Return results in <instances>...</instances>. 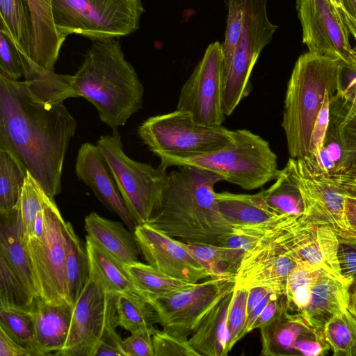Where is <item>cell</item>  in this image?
Here are the masks:
<instances>
[{"instance_id":"1","label":"cell","mask_w":356,"mask_h":356,"mask_svg":"<svg viewBox=\"0 0 356 356\" xmlns=\"http://www.w3.org/2000/svg\"><path fill=\"white\" fill-rule=\"evenodd\" d=\"M24 80L0 74V149L11 152L52 199L60 193L67 149L77 123L64 104L67 74L35 63Z\"/></svg>"},{"instance_id":"2","label":"cell","mask_w":356,"mask_h":356,"mask_svg":"<svg viewBox=\"0 0 356 356\" xmlns=\"http://www.w3.org/2000/svg\"><path fill=\"white\" fill-rule=\"evenodd\" d=\"M177 168L168 173L159 205L147 224L183 242L221 245L234 229L216 199L214 186L222 179L200 168Z\"/></svg>"},{"instance_id":"3","label":"cell","mask_w":356,"mask_h":356,"mask_svg":"<svg viewBox=\"0 0 356 356\" xmlns=\"http://www.w3.org/2000/svg\"><path fill=\"white\" fill-rule=\"evenodd\" d=\"M73 97H83L100 120L118 130L143 105L144 87L128 62L118 38L92 41L77 71L67 74Z\"/></svg>"},{"instance_id":"4","label":"cell","mask_w":356,"mask_h":356,"mask_svg":"<svg viewBox=\"0 0 356 356\" xmlns=\"http://www.w3.org/2000/svg\"><path fill=\"white\" fill-rule=\"evenodd\" d=\"M339 60L307 51L297 59L289 79L281 126L291 158L309 154L310 138L326 90L341 89L345 69Z\"/></svg>"},{"instance_id":"5","label":"cell","mask_w":356,"mask_h":356,"mask_svg":"<svg viewBox=\"0 0 356 356\" xmlns=\"http://www.w3.org/2000/svg\"><path fill=\"white\" fill-rule=\"evenodd\" d=\"M285 168L302 197L306 225L328 227L340 243L356 245L347 215L348 200L356 199V175L348 169L327 172L310 154L290 157Z\"/></svg>"},{"instance_id":"6","label":"cell","mask_w":356,"mask_h":356,"mask_svg":"<svg viewBox=\"0 0 356 356\" xmlns=\"http://www.w3.org/2000/svg\"><path fill=\"white\" fill-rule=\"evenodd\" d=\"M160 166H191L212 172L223 181L244 190L261 188L275 180L280 172L277 156L268 141L247 129L233 130V140L211 152L159 156Z\"/></svg>"},{"instance_id":"7","label":"cell","mask_w":356,"mask_h":356,"mask_svg":"<svg viewBox=\"0 0 356 356\" xmlns=\"http://www.w3.org/2000/svg\"><path fill=\"white\" fill-rule=\"evenodd\" d=\"M52 8L62 37L78 35L92 41L134 33L145 12L142 0H52Z\"/></svg>"},{"instance_id":"8","label":"cell","mask_w":356,"mask_h":356,"mask_svg":"<svg viewBox=\"0 0 356 356\" xmlns=\"http://www.w3.org/2000/svg\"><path fill=\"white\" fill-rule=\"evenodd\" d=\"M66 222L50 198L36 218L33 234L26 238L39 298L51 305L70 304L65 275Z\"/></svg>"},{"instance_id":"9","label":"cell","mask_w":356,"mask_h":356,"mask_svg":"<svg viewBox=\"0 0 356 356\" xmlns=\"http://www.w3.org/2000/svg\"><path fill=\"white\" fill-rule=\"evenodd\" d=\"M302 215L275 220L264 236L244 252L235 274L236 287H264L284 295L288 275L298 264L290 247Z\"/></svg>"},{"instance_id":"10","label":"cell","mask_w":356,"mask_h":356,"mask_svg":"<svg viewBox=\"0 0 356 356\" xmlns=\"http://www.w3.org/2000/svg\"><path fill=\"white\" fill-rule=\"evenodd\" d=\"M106 158L118 190L137 225L146 224L161 202L167 181L166 169L129 158L118 130L99 137L96 144Z\"/></svg>"},{"instance_id":"11","label":"cell","mask_w":356,"mask_h":356,"mask_svg":"<svg viewBox=\"0 0 356 356\" xmlns=\"http://www.w3.org/2000/svg\"><path fill=\"white\" fill-rule=\"evenodd\" d=\"M143 143L158 157L190 156L220 149L233 140V130L196 121L188 112L177 110L152 116L138 129Z\"/></svg>"},{"instance_id":"12","label":"cell","mask_w":356,"mask_h":356,"mask_svg":"<svg viewBox=\"0 0 356 356\" xmlns=\"http://www.w3.org/2000/svg\"><path fill=\"white\" fill-rule=\"evenodd\" d=\"M245 9L243 31L229 66L224 70L222 106L232 114L250 92V75L264 48L277 29L267 14V0H242Z\"/></svg>"},{"instance_id":"13","label":"cell","mask_w":356,"mask_h":356,"mask_svg":"<svg viewBox=\"0 0 356 356\" xmlns=\"http://www.w3.org/2000/svg\"><path fill=\"white\" fill-rule=\"evenodd\" d=\"M39 298L25 233L16 205L10 210L0 212V303L21 308Z\"/></svg>"},{"instance_id":"14","label":"cell","mask_w":356,"mask_h":356,"mask_svg":"<svg viewBox=\"0 0 356 356\" xmlns=\"http://www.w3.org/2000/svg\"><path fill=\"white\" fill-rule=\"evenodd\" d=\"M235 287L234 277L210 278L147 302L156 312L158 323L163 330L188 340L207 313Z\"/></svg>"},{"instance_id":"15","label":"cell","mask_w":356,"mask_h":356,"mask_svg":"<svg viewBox=\"0 0 356 356\" xmlns=\"http://www.w3.org/2000/svg\"><path fill=\"white\" fill-rule=\"evenodd\" d=\"M116 302L117 295L107 292L90 270L74 305L66 344L57 355L92 356L104 334L118 325Z\"/></svg>"},{"instance_id":"16","label":"cell","mask_w":356,"mask_h":356,"mask_svg":"<svg viewBox=\"0 0 356 356\" xmlns=\"http://www.w3.org/2000/svg\"><path fill=\"white\" fill-rule=\"evenodd\" d=\"M223 74L222 45L216 41L208 45L183 85L177 109L189 113L202 124L222 126L226 117L222 106Z\"/></svg>"},{"instance_id":"17","label":"cell","mask_w":356,"mask_h":356,"mask_svg":"<svg viewBox=\"0 0 356 356\" xmlns=\"http://www.w3.org/2000/svg\"><path fill=\"white\" fill-rule=\"evenodd\" d=\"M302 42L308 51L340 60L346 68L356 71V50L349 31L330 0H296Z\"/></svg>"},{"instance_id":"18","label":"cell","mask_w":356,"mask_h":356,"mask_svg":"<svg viewBox=\"0 0 356 356\" xmlns=\"http://www.w3.org/2000/svg\"><path fill=\"white\" fill-rule=\"evenodd\" d=\"M134 233L144 259L159 272L191 284L209 277L181 241L147 223L138 225Z\"/></svg>"},{"instance_id":"19","label":"cell","mask_w":356,"mask_h":356,"mask_svg":"<svg viewBox=\"0 0 356 356\" xmlns=\"http://www.w3.org/2000/svg\"><path fill=\"white\" fill-rule=\"evenodd\" d=\"M264 356H323L330 350L323 331L313 327L300 313L285 312L261 327Z\"/></svg>"},{"instance_id":"20","label":"cell","mask_w":356,"mask_h":356,"mask_svg":"<svg viewBox=\"0 0 356 356\" xmlns=\"http://www.w3.org/2000/svg\"><path fill=\"white\" fill-rule=\"evenodd\" d=\"M76 177L87 185L97 199L134 232L138 225L129 211L101 149L97 145L83 143L75 163Z\"/></svg>"},{"instance_id":"21","label":"cell","mask_w":356,"mask_h":356,"mask_svg":"<svg viewBox=\"0 0 356 356\" xmlns=\"http://www.w3.org/2000/svg\"><path fill=\"white\" fill-rule=\"evenodd\" d=\"M290 247L297 264L324 269L346 280L341 274L338 257L340 241L328 227L307 226L302 218L291 239Z\"/></svg>"},{"instance_id":"22","label":"cell","mask_w":356,"mask_h":356,"mask_svg":"<svg viewBox=\"0 0 356 356\" xmlns=\"http://www.w3.org/2000/svg\"><path fill=\"white\" fill-rule=\"evenodd\" d=\"M353 283L319 269L311 289L308 305L302 315L314 328L323 331L326 323L348 309Z\"/></svg>"},{"instance_id":"23","label":"cell","mask_w":356,"mask_h":356,"mask_svg":"<svg viewBox=\"0 0 356 356\" xmlns=\"http://www.w3.org/2000/svg\"><path fill=\"white\" fill-rule=\"evenodd\" d=\"M73 308L71 304L51 305L38 299L32 311L35 356L57 355L64 348L69 335Z\"/></svg>"},{"instance_id":"24","label":"cell","mask_w":356,"mask_h":356,"mask_svg":"<svg viewBox=\"0 0 356 356\" xmlns=\"http://www.w3.org/2000/svg\"><path fill=\"white\" fill-rule=\"evenodd\" d=\"M32 31L31 60L53 71L65 38L57 31L52 0H26Z\"/></svg>"},{"instance_id":"25","label":"cell","mask_w":356,"mask_h":356,"mask_svg":"<svg viewBox=\"0 0 356 356\" xmlns=\"http://www.w3.org/2000/svg\"><path fill=\"white\" fill-rule=\"evenodd\" d=\"M84 227L86 237L124 265L138 261L141 253L135 234L121 222L91 212L85 218Z\"/></svg>"},{"instance_id":"26","label":"cell","mask_w":356,"mask_h":356,"mask_svg":"<svg viewBox=\"0 0 356 356\" xmlns=\"http://www.w3.org/2000/svg\"><path fill=\"white\" fill-rule=\"evenodd\" d=\"M234 289L227 293L207 313L189 337L190 345L200 356H225L228 354L227 321Z\"/></svg>"},{"instance_id":"27","label":"cell","mask_w":356,"mask_h":356,"mask_svg":"<svg viewBox=\"0 0 356 356\" xmlns=\"http://www.w3.org/2000/svg\"><path fill=\"white\" fill-rule=\"evenodd\" d=\"M216 199L222 216L234 225H261L286 216L268 204L263 190L255 194L216 192Z\"/></svg>"},{"instance_id":"28","label":"cell","mask_w":356,"mask_h":356,"mask_svg":"<svg viewBox=\"0 0 356 356\" xmlns=\"http://www.w3.org/2000/svg\"><path fill=\"white\" fill-rule=\"evenodd\" d=\"M86 245L90 270L95 274L107 292L117 296L139 295L122 262L88 237H86Z\"/></svg>"},{"instance_id":"29","label":"cell","mask_w":356,"mask_h":356,"mask_svg":"<svg viewBox=\"0 0 356 356\" xmlns=\"http://www.w3.org/2000/svg\"><path fill=\"white\" fill-rule=\"evenodd\" d=\"M65 234L67 293L70 303L74 306L89 279L90 261L86 243L69 222H66Z\"/></svg>"},{"instance_id":"30","label":"cell","mask_w":356,"mask_h":356,"mask_svg":"<svg viewBox=\"0 0 356 356\" xmlns=\"http://www.w3.org/2000/svg\"><path fill=\"white\" fill-rule=\"evenodd\" d=\"M0 30L12 40L26 63L32 60V31L26 0H0Z\"/></svg>"},{"instance_id":"31","label":"cell","mask_w":356,"mask_h":356,"mask_svg":"<svg viewBox=\"0 0 356 356\" xmlns=\"http://www.w3.org/2000/svg\"><path fill=\"white\" fill-rule=\"evenodd\" d=\"M183 245L205 268L210 278H235L243 251L224 245L202 243L183 242Z\"/></svg>"},{"instance_id":"32","label":"cell","mask_w":356,"mask_h":356,"mask_svg":"<svg viewBox=\"0 0 356 356\" xmlns=\"http://www.w3.org/2000/svg\"><path fill=\"white\" fill-rule=\"evenodd\" d=\"M124 267L136 291L147 301L172 294L194 284L165 275L148 264L137 261Z\"/></svg>"},{"instance_id":"33","label":"cell","mask_w":356,"mask_h":356,"mask_svg":"<svg viewBox=\"0 0 356 356\" xmlns=\"http://www.w3.org/2000/svg\"><path fill=\"white\" fill-rule=\"evenodd\" d=\"M28 172L11 152L0 149V212L17 205Z\"/></svg>"},{"instance_id":"34","label":"cell","mask_w":356,"mask_h":356,"mask_svg":"<svg viewBox=\"0 0 356 356\" xmlns=\"http://www.w3.org/2000/svg\"><path fill=\"white\" fill-rule=\"evenodd\" d=\"M116 306L118 325L131 333L158 323L153 307L139 295H118Z\"/></svg>"},{"instance_id":"35","label":"cell","mask_w":356,"mask_h":356,"mask_svg":"<svg viewBox=\"0 0 356 356\" xmlns=\"http://www.w3.org/2000/svg\"><path fill=\"white\" fill-rule=\"evenodd\" d=\"M275 183L263 190L268 204L280 214L299 216L304 213L300 193L287 169L280 170Z\"/></svg>"},{"instance_id":"36","label":"cell","mask_w":356,"mask_h":356,"mask_svg":"<svg viewBox=\"0 0 356 356\" xmlns=\"http://www.w3.org/2000/svg\"><path fill=\"white\" fill-rule=\"evenodd\" d=\"M323 334L334 356H356V318L348 309L330 318Z\"/></svg>"},{"instance_id":"37","label":"cell","mask_w":356,"mask_h":356,"mask_svg":"<svg viewBox=\"0 0 356 356\" xmlns=\"http://www.w3.org/2000/svg\"><path fill=\"white\" fill-rule=\"evenodd\" d=\"M318 270L298 264L290 272L284 292L289 312L302 314L309 304L311 289Z\"/></svg>"},{"instance_id":"38","label":"cell","mask_w":356,"mask_h":356,"mask_svg":"<svg viewBox=\"0 0 356 356\" xmlns=\"http://www.w3.org/2000/svg\"><path fill=\"white\" fill-rule=\"evenodd\" d=\"M50 198L35 179L28 172L17 204L26 238L33 234L37 216Z\"/></svg>"},{"instance_id":"39","label":"cell","mask_w":356,"mask_h":356,"mask_svg":"<svg viewBox=\"0 0 356 356\" xmlns=\"http://www.w3.org/2000/svg\"><path fill=\"white\" fill-rule=\"evenodd\" d=\"M0 327L19 344L33 350L34 321L32 312L0 307Z\"/></svg>"},{"instance_id":"40","label":"cell","mask_w":356,"mask_h":356,"mask_svg":"<svg viewBox=\"0 0 356 356\" xmlns=\"http://www.w3.org/2000/svg\"><path fill=\"white\" fill-rule=\"evenodd\" d=\"M356 121V83L346 87L330 98L327 133L337 134L350 122Z\"/></svg>"},{"instance_id":"41","label":"cell","mask_w":356,"mask_h":356,"mask_svg":"<svg viewBox=\"0 0 356 356\" xmlns=\"http://www.w3.org/2000/svg\"><path fill=\"white\" fill-rule=\"evenodd\" d=\"M227 28L222 45L224 70L232 63L241 40L245 23V9L242 0H228Z\"/></svg>"},{"instance_id":"42","label":"cell","mask_w":356,"mask_h":356,"mask_svg":"<svg viewBox=\"0 0 356 356\" xmlns=\"http://www.w3.org/2000/svg\"><path fill=\"white\" fill-rule=\"evenodd\" d=\"M249 289L235 287L233 299L227 315L228 343L227 353H229L234 345L243 338V332L247 321V300Z\"/></svg>"},{"instance_id":"43","label":"cell","mask_w":356,"mask_h":356,"mask_svg":"<svg viewBox=\"0 0 356 356\" xmlns=\"http://www.w3.org/2000/svg\"><path fill=\"white\" fill-rule=\"evenodd\" d=\"M26 69L24 56L8 35L0 30V74L19 80L24 76Z\"/></svg>"},{"instance_id":"44","label":"cell","mask_w":356,"mask_h":356,"mask_svg":"<svg viewBox=\"0 0 356 356\" xmlns=\"http://www.w3.org/2000/svg\"><path fill=\"white\" fill-rule=\"evenodd\" d=\"M275 221L255 225H234V232L221 245L238 249L245 252L264 236Z\"/></svg>"},{"instance_id":"45","label":"cell","mask_w":356,"mask_h":356,"mask_svg":"<svg viewBox=\"0 0 356 356\" xmlns=\"http://www.w3.org/2000/svg\"><path fill=\"white\" fill-rule=\"evenodd\" d=\"M154 356H200L188 340L179 339L162 330L152 335Z\"/></svg>"},{"instance_id":"46","label":"cell","mask_w":356,"mask_h":356,"mask_svg":"<svg viewBox=\"0 0 356 356\" xmlns=\"http://www.w3.org/2000/svg\"><path fill=\"white\" fill-rule=\"evenodd\" d=\"M336 94L330 90H326L323 105L312 129L309 154L315 157L316 160L319 159L329 127L330 98Z\"/></svg>"},{"instance_id":"47","label":"cell","mask_w":356,"mask_h":356,"mask_svg":"<svg viewBox=\"0 0 356 356\" xmlns=\"http://www.w3.org/2000/svg\"><path fill=\"white\" fill-rule=\"evenodd\" d=\"M155 330L154 327L140 330L122 340L125 356H154L152 335Z\"/></svg>"},{"instance_id":"48","label":"cell","mask_w":356,"mask_h":356,"mask_svg":"<svg viewBox=\"0 0 356 356\" xmlns=\"http://www.w3.org/2000/svg\"><path fill=\"white\" fill-rule=\"evenodd\" d=\"M339 261L343 277L353 284L356 282V245L340 243Z\"/></svg>"},{"instance_id":"49","label":"cell","mask_w":356,"mask_h":356,"mask_svg":"<svg viewBox=\"0 0 356 356\" xmlns=\"http://www.w3.org/2000/svg\"><path fill=\"white\" fill-rule=\"evenodd\" d=\"M122 355L125 356L122 347V339L115 328L108 330L97 344L92 356Z\"/></svg>"},{"instance_id":"50","label":"cell","mask_w":356,"mask_h":356,"mask_svg":"<svg viewBox=\"0 0 356 356\" xmlns=\"http://www.w3.org/2000/svg\"><path fill=\"white\" fill-rule=\"evenodd\" d=\"M0 356H34L29 348L13 339L0 327Z\"/></svg>"},{"instance_id":"51","label":"cell","mask_w":356,"mask_h":356,"mask_svg":"<svg viewBox=\"0 0 356 356\" xmlns=\"http://www.w3.org/2000/svg\"><path fill=\"white\" fill-rule=\"evenodd\" d=\"M273 291H270L263 300L254 308V309L248 315L246 325L243 332V337L252 330V326L260 313L272 298Z\"/></svg>"},{"instance_id":"52","label":"cell","mask_w":356,"mask_h":356,"mask_svg":"<svg viewBox=\"0 0 356 356\" xmlns=\"http://www.w3.org/2000/svg\"><path fill=\"white\" fill-rule=\"evenodd\" d=\"M270 291L264 287H252L249 289V293L247 300V314L248 315L254 308L263 300V298L270 292Z\"/></svg>"},{"instance_id":"53","label":"cell","mask_w":356,"mask_h":356,"mask_svg":"<svg viewBox=\"0 0 356 356\" xmlns=\"http://www.w3.org/2000/svg\"><path fill=\"white\" fill-rule=\"evenodd\" d=\"M347 215L351 226L356 230V207L347 202Z\"/></svg>"},{"instance_id":"54","label":"cell","mask_w":356,"mask_h":356,"mask_svg":"<svg viewBox=\"0 0 356 356\" xmlns=\"http://www.w3.org/2000/svg\"><path fill=\"white\" fill-rule=\"evenodd\" d=\"M353 284H356V282ZM348 309L356 318V287L350 292V302Z\"/></svg>"},{"instance_id":"55","label":"cell","mask_w":356,"mask_h":356,"mask_svg":"<svg viewBox=\"0 0 356 356\" xmlns=\"http://www.w3.org/2000/svg\"><path fill=\"white\" fill-rule=\"evenodd\" d=\"M346 10L356 19V0H343Z\"/></svg>"},{"instance_id":"56","label":"cell","mask_w":356,"mask_h":356,"mask_svg":"<svg viewBox=\"0 0 356 356\" xmlns=\"http://www.w3.org/2000/svg\"><path fill=\"white\" fill-rule=\"evenodd\" d=\"M332 5L335 7L337 10L339 12L340 10H345V7L343 5V0H330Z\"/></svg>"},{"instance_id":"57","label":"cell","mask_w":356,"mask_h":356,"mask_svg":"<svg viewBox=\"0 0 356 356\" xmlns=\"http://www.w3.org/2000/svg\"><path fill=\"white\" fill-rule=\"evenodd\" d=\"M350 35L356 40V24L350 30Z\"/></svg>"},{"instance_id":"58","label":"cell","mask_w":356,"mask_h":356,"mask_svg":"<svg viewBox=\"0 0 356 356\" xmlns=\"http://www.w3.org/2000/svg\"><path fill=\"white\" fill-rule=\"evenodd\" d=\"M355 73H356V71H355ZM356 83V75L350 81V82L349 83V84L347 86V87H350L354 84Z\"/></svg>"},{"instance_id":"59","label":"cell","mask_w":356,"mask_h":356,"mask_svg":"<svg viewBox=\"0 0 356 356\" xmlns=\"http://www.w3.org/2000/svg\"><path fill=\"white\" fill-rule=\"evenodd\" d=\"M348 201L356 207V199H349Z\"/></svg>"}]
</instances>
